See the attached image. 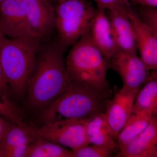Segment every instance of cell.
I'll return each instance as SVG.
<instances>
[{
	"instance_id": "obj_19",
	"label": "cell",
	"mask_w": 157,
	"mask_h": 157,
	"mask_svg": "<svg viewBox=\"0 0 157 157\" xmlns=\"http://www.w3.org/2000/svg\"><path fill=\"white\" fill-rule=\"evenodd\" d=\"M153 117L142 113H132L118 136L117 139L118 148L124 146L141 134Z\"/></svg>"
},
{
	"instance_id": "obj_22",
	"label": "cell",
	"mask_w": 157,
	"mask_h": 157,
	"mask_svg": "<svg viewBox=\"0 0 157 157\" xmlns=\"http://www.w3.org/2000/svg\"><path fill=\"white\" fill-rule=\"evenodd\" d=\"M139 18L145 25L157 34V10L156 8L140 6L137 12Z\"/></svg>"
},
{
	"instance_id": "obj_3",
	"label": "cell",
	"mask_w": 157,
	"mask_h": 157,
	"mask_svg": "<svg viewBox=\"0 0 157 157\" xmlns=\"http://www.w3.org/2000/svg\"><path fill=\"white\" fill-rule=\"evenodd\" d=\"M41 43L33 36L9 39L5 36L1 42L3 73L11 93L17 98L25 96Z\"/></svg>"
},
{
	"instance_id": "obj_7",
	"label": "cell",
	"mask_w": 157,
	"mask_h": 157,
	"mask_svg": "<svg viewBox=\"0 0 157 157\" xmlns=\"http://www.w3.org/2000/svg\"><path fill=\"white\" fill-rule=\"evenodd\" d=\"M109 68L116 71L121 76L123 86L139 89L142 85L156 75L151 74L137 52L119 50L109 62Z\"/></svg>"
},
{
	"instance_id": "obj_5",
	"label": "cell",
	"mask_w": 157,
	"mask_h": 157,
	"mask_svg": "<svg viewBox=\"0 0 157 157\" xmlns=\"http://www.w3.org/2000/svg\"><path fill=\"white\" fill-rule=\"evenodd\" d=\"M56 29L65 47L73 45L90 30L98 9L87 0H55Z\"/></svg>"
},
{
	"instance_id": "obj_13",
	"label": "cell",
	"mask_w": 157,
	"mask_h": 157,
	"mask_svg": "<svg viewBox=\"0 0 157 157\" xmlns=\"http://www.w3.org/2000/svg\"><path fill=\"white\" fill-rule=\"evenodd\" d=\"M37 137L36 127L12 124L0 146V157H25Z\"/></svg>"
},
{
	"instance_id": "obj_12",
	"label": "cell",
	"mask_w": 157,
	"mask_h": 157,
	"mask_svg": "<svg viewBox=\"0 0 157 157\" xmlns=\"http://www.w3.org/2000/svg\"><path fill=\"white\" fill-rule=\"evenodd\" d=\"M132 8L131 5L106 11L119 50L137 52L134 30L128 14Z\"/></svg>"
},
{
	"instance_id": "obj_28",
	"label": "cell",
	"mask_w": 157,
	"mask_h": 157,
	"mask_svg": "<svg viewBox=\"0 0 157 157\" xmlns=\"http://www.w3.org/2000/svg\"></svg>"
},
{
	"instance_id": "obj_8",
	"label": "cell",
	"mask_w": 157,
	"mask_h": 157,
	"mask_svg": "<svg viewBox=\"0 0 157 157\" xmlns=\"http://www.w3.org/2000/svg\"><path fill=\"white\" fill-rule=\"evenodd\" d=\"M32 36L42 43L56 29L55 9L52 0H25Z\"/></svg>"
},
{
	"instance_id": "obj_11",
	"label": "cell",
	"mask_w": 157,
	"mask_h": 157,
	"mask_svg": "<svg viewBox=\"0 0 157 157\" xmlns=\"http://www.w3.org/2000/svg\"><path fill=\"white\" fill-rule=\"evenodd\" d=\"M128 14L140 57L150 70L157 69V34L145 25L132 8Z\"/></svg>"
},
{
	"instance_id": "obj_29",
	"label": "cell",
	"mask_w": 157,
	"mask_h": 157,
	"mask_svg": "<svg viewBox=\"0 0 157 157\" xmlns=\"http://www.w3.org/2000/svg\"></svg>"
},
{
	"instance_id": "obj_2",
	"label": "cell",
	"mask_w": 157,
	"mask_h": 157,
	"mask_svg": "<svg viewBox=\"0 0 157 157\" xmlns=\"http://www.w3.org/2000/svg\"><path fill=\"white\" fill-rule=\"evenodd\" d=\"M109 88L98 89L72 80L69 88L38 113L41 125L67 119H89L105 113L111 96Z\"/></svg>"
},
{
	"instance_id": "obj_9",
	"label": "cell",
	"mask_w": 157,
	"mask_h": 157,
	"mask_svg": "<svg viewBox=\"0 0 157 157\" xmlns=\"http://www.w3.org/2000/svg\"><path fill=\"white\" fill-rule=\"evenodd\" d=\"M0 30L6 36H32L25 0H4L0 6Z\"/></svg>"
},
{
	"instance_id": "obj_27",
	"label": "cell",
	"mask_w": 157,
	"mask_h": 157,
	"mask_svg": "<svg viewBox=\"0 0 157 157\" xmlns=\"http://www.w3.org/2000/svg\"><path fill=\"white\" fill-rule=\"evenodd\" d=\"M3 1H4V0H0V6H1V4L2 2Z\"/></svg>"
},
{
	"instance_id": "obj_6",
	"label": "cell",
	"mask_w": 157,
	"mask_h": 157,
	"mask_svg": "<svg viewBox=\"0 0 157 157\" xmlns=\"http://www.w3.org/2000/svg\"><path fill=\"white\" fill-rule=\"evenodd\" d=\"M86 120L67 119L36 127L38 137L72 150L90 144L86 130Z\"/></svg>"
},
{
	"instance_id": "obj_24",
	"label": "cell",
	"mask_w": 157,
	"mask_h": 157,
	"mask_svg": "<svg viewBox=\"0 0 157 157\" xmlns=\"http://www.w3.org/2000/svg\"><path fill=\"white\" fill-rule=\"evenodd\" d=\"M5 36H6L3 34L0 30V46H1V42ZM0 91L10 98V96L12 94L4 76L2 64H1V59H0Z\"/></svg>"
},
{
	"instance_id": "obj_1",
	"label": "cell",
	"mask_w": 157,
	"mask_h": 157,
	"mask_svg": "<svg viewBox=\"0 0 157 157\" xmlns=\"http://www.w3.org/2000/svg\"><path fill=\"white\" fill-rule=\"evenodd\" d=\"M42 46L25 94L29 108L37 113L67 89L72 82L64 57L66 47L58 40Z\"/></svg>"
},
{
	"instance_id": "obj_21",
	"label": "cell",
	"mask_w": 157,
	"mask_h": 157,
	"mask_svg": "<svg viewBox=\"0 0 157 157\" xmlns=\"http://www.w3.org/2000/svg\"><path fill=\"white\" fill-rule=\"evenodd\" d=\"M73 157H109L114 151L103 145H86L76 150H72Z\"/></svg>"
},
{
	"instance_id": "obj_15",
	"label": "cell",
	"mask_w": 157,
	"mask_h": 157,
	"mask_svg": "<svg viewBox=\"0 0 157 157\" xmlns=\"http://www.w3.org/2000/svg\"><path fill=\"white\" fill-rule=\"evenodd\" d=\"M118 148L119 157H157V116L152 117L141 134L124 146Z\"/></svg>"
},
{
	"instance_id": "obj_23",
	"label": "cell",
	"mask_w": 157,
	"mask_h": 157,
	"mask_svg": "<svg viewBox=\"0 0 157 157\" xmlns=\"http://www.w3.org/2000/svg\"><path fill=\"white\" fill-rule=\"evenodd\" d=\"M97 4V9L112 10L131 6L128 0H93Z\"/></svg>"
},
{
	"instance_id": "obj_26",
	"label": "cell",
	"mask_w": 157,
	"mask_h": 157,
	"mask_svg": "<svg viewBox=\"0 0 157 157\" xmlns=\"http://www.w3.org/2000/svg\"><path fill=\"white\" fill-rule=\"evenodd\" d=\"M132 2L140 6L157 8V0H130Z\"/></svg>"
},
{
	"instance_id": "obj_25",
	"label": "cell",
	"mask_w": 157,
	"mask_h": 157,
	"mask_svg": "<svg viewBox=\"0 0 157 157\" xmlns=\"http://www.w3.org/2000/svg\"><path fill=\"white\" fill-rule=\"evenodd\" d=\"M12 123L0 115V146Z\"/></svg>"
},
{
	"instance_id": "obj_18",
	"label": "cell",
	"mask_w": 157,
	"mask_h": 157,
	"mask_svg": "<svg viewBox=\"0 0 157 157\" xmlns=\"http://www.w3.org/2000/svg\"><path fill=\"white\" fill-rule=\"evenodd\" d=\"M25 157H73L72 150L37 137L29 146Z\"/></svg>"
},
{
	"instance_id": "obj_16",
	"label": "cell",
	"mask_w": 157,
	"mask_h": 157,
	"mask_svg": "<svg viewBox=\"0 0 157 157\" xmlns=\"http://www.w3.org/2000/svg\"><path fill=\"white\" fill-rule=\"evenodd\" d=\"M86 130L90 144L107 147L114 151L118 148L112 129L106 120L105 113L86 119Z\"/></svg>"
},
{
	"instance_id": "obj_4",
	"label": "cell",
	"mask_w": 157,
	"mask_h": 157,
	"mask_svg": "<svg viewBox=\"0 0 157 157\" xmlns=\"http://www.w3.org/2000/svg\"><path fill=\"white\" fill-rule=\"evenodd\" d=\"M65 63L72 80L98 89H108L109 63L93 43L89 31L73 44Z\"/></svg>"
},
{
	"instance_id": "obj_20",
	"label": "cell",
	"mask_w": 157,
	"mask_h": 157,
	"mask_svg": "<svg viewBox=\"0 0 157 157\" xmlns=\"http://www.w3.org/2000/svg\"><path fill=\"white\" fill-rule=\"evenodd\" d=\"M0 115L11 123L25 124L24 116L21 109L11 101L10 98L0 91Z\"/></svg>"
},
{
	"instance_id": "obj_14",
	"label": "cell",
	"mask_w": 157,
	"mask_h": 157,
	"mask_svg": "<svg viewBox=\"0 0 157 157\" xmlns=\"http://www.w3.org/2000/svg\"><path fill=\"white\" fill-rule=\"evenodd\" d=\"M98 9L89 30L94 45L108 62L119 49L113 38L111 25L105 10Z\"/></svg>"
},
{
	"instance_id": "obj_17",
	"label": "cell",
	"mask_w": 157,
	"mask_h": 157,
	"mask_svg": "<svg viewBox=\"0 0 157 157\" xmlns=\"http://www.w3.org/2000/svg\"><path fill=\"white\" fill-rule=\"evenodd\" d=\"M132 113L157 116V76L146 82L143 87H140L135 98Z\"/></svg>"
},
{
	"instance_id": "obj_10",
	"label": "cell",
	"mask_w": 157,
	"mask_h": 157,
	"mask_svg": "<svg viewBox=\"0 0 157 157\" xmlns=\"http://www.w3.org/2000/svg\"><path fill=\"white\" fill-rule=\"evenodd\" d=\"M139 89L124 86L107 103L105 114L116 140L133 112L135 98Z\"/></svg>"
}]
</instances>
